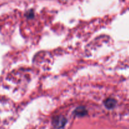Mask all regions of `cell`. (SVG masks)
Segmentation results:
<instances>
[{"label": "cell", "mask_w": 129, "mask_h": 129, "mask_svg": "<svg viewBox=\"0 0 129 129\" xmlns=\"http://www.w3.org/2000/svg\"><path fill=\"white\" fill-rule=\"evenodd\" d=\"M66 122V119L62 115L57 116V117H54V120H53V123H54V125L58 127H61L64 126Z\"/></svg>", "instance_id": "obj_1"}, {"label": "cell", "mask_w": 129, "mask_h": 129, "mask_svg": "<svg viewBox=\"0 0 129 129\" xmlns=\"http://www.w3.org/2000/svg\"><path fill=\"white\" fill-rule=\"evenodd\" d=\"M116 103H117V102L113 98H108L104 102L105 106L108 109H112L114 108L116 105Z\"/></svg>", "instance_id": "obj_2"}, {"label": "cell", "mask_w": 129, "mask_h": 129, "mask_svg": "<svg viewBox=\"0 0 129 129\" xmlns=\"http://www.w3.org/2000/svg\"><path fill=\"white\" fill-rule=\"evenodd\" d=\"M74 113H75V114L76 115L82 117V116H84L85 115L87 114V110H86L85 108L81 107L77 108L75 110V111H74Z\"/></svg>", "instance_id": "obj_3"}]
</instances>
